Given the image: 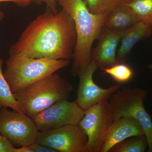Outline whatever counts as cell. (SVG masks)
Listing matches in <instances>:
<instances>
[{
    "label": "cell",
    "instance_id": "obj_1",
    "mask_svg": "<svg viewBox=\"0 0 152 152\" xmlns=\"http://www.w3.org/2000/svg\"><path fill=\"white\" fill-rule=\"evenodd\" d=\"M77 42L75 23L64 9L55 14L48 8L33 21L11 47L10 55L72 60Z\"/></svg>",
    "mask_w": 152,
    "mask_h": 152
},
{
    "label": "cell",
    "instance_id": "obj_2",
    "mask_svg": "<svg viewBox=\"0 0 152 152\" xmlns=\"http://www.w3.org/2000/svg\"><path fill=\"white\" fill-rule=\"evenodd\" d=\"M58 3L75 23L77 42L71 72L77 76L91 61L93 43L99 37L107 15L93 14L84 0H62Z\"/></svg>",
    "mask_w": 152,
    "mask_h": 152
},
{
    "label": "cell",
    "instance_id": "obj_3",
    "mask_svg": "<svg viewBox=\"0 0 152 152\" xmlns=\"http://www.w3.org/2000/svg\"><path fill=\"white\" fill-rule=\"evenodd\" d=\"M73 89L72 83L55 72L14 94L22 111L33 118L57 102L67 99Z\"/></svg>",
    "mask_w": 152,
    "mask_h": 152
},
{
    "label": "cell",
    "instance_id": "obj_4",
    "mask_svg": "<svg viewBox=\"0 0 152 152\" xmlns=\"http://www.w3.org/2000/svg\"><path fill=\"white\" fill-rule=\"evenodd\" d=\"M70 60L31 58L21 53L10 55L4 74L13 94L67 66Z\"/></svg>",
    "mask_w": 152,
    "mask_h": 152
},
{
    "label": "cell",
    "instance_id": "obj_5",
    "mask_svg": "<svg viewBox=\"0 0 152 152\" xmlns=\"http://www.w3.org/2000/svg\"><path fill=\"white\" fill-rule=\"evenodd\" d=\"M148 92L139 88H124L112 95L109 102L115 120L129 117L137 120L143 128L148 142V151L152 152V121L144 102Z\"/></svg>",
    "mask_w": 152,
    "mask_h": 152
},
{
    "label": "cell",
    "instance_id": "obj_6",
    "mask_svg": "<svg viewBox=\"0 0 152 152\" xmlns=\"http://www.w3.org/2000/svg\"><path fill=\"white\" fill-rule=\"evenodd\" d=\"M115 121L108 100L84 110V115L78 126L88 137L87 152H101Z\"/></svg>",
    "mask_w": 152,
    "mask_h": 152
},
{
    "label": "cell",
    "instance_id": "obj_7",
    "mask_svg": "<svg viewBox=\"0 0 152 152\" xmlns=\"http://www.w3.org/2000/svg\"><path fill=\"white\" fill-rule=\"evenodd\" d=\"M39 132L32 118L23 112L0 107V133L15 147L36 142Z\"/></svg>",
    "mask_w": 152,
    "mask_h": 152
},
{
    "label": "cell",
    "instance_id": "obj_8",
    "mask_svg": "<svg viewBox=\"0 0 152 152\" xmlns=\"http://www.w3.org/2000/svg\"><path fill=\"white\" fill-rule=\"evenodd\" d=\"M84 110L75 102L67 99L57 102L33 118L39 132L50 130L67 125L78 126Z\"/></svg>",
    "mask_w": 152,
    "mask_h": 152
},
{
    "label": "cell",
    "instance_id": "obj_9",
    "mask_svg": "<svg viewBox=\"0 0 152 152\" xmlns=\"http://www.w3.org/2000/svg\"><path fill=\"white\" fill-rule=\"evenodd\" d=\"M36 142L58 152H87L88 137L78 125H67L39 132Z\"/></svg>",
    "mask_w": 152,
    "mask_h": 152
},
{
    "label": "cell",
    "instance_id": "obj_10",
    "mask_svg": "<svg viewBox=\"0 0 152 152\" xmlns=\"http://www.w3.org/2000/svg\"><path fill=\"white\" fill-rule=\"evenodd\" d=\"M97 68L91 60L77 75L79 84L75 102L84 110L101 102L107 101L123 85L118 83L106 89L99 86L93 80V75Z\"/></svg>",
    "mask_w": 152,
    "mask_h": 152
},
{
    "label": "cell",
    "instance_id": "obj_11",
    "mask_svg": "<svg viewBox=\"0 0 152 152\" xmlns=\"http://www.w3.org/2000/svg\"><path fill=\"white\" fill-rule=\"evenodd\" d=\"M123 33L124 31H114L103 26L97 45L92 50L91 53V58L97 67L102 69L118 63L116 58L117 49Z\"/></svg>",
    "mask_w": 152,
    "mask_h": 152
},
{
    "label": "cell",
    "instance_id": "obj_12",
    "mask_svg": "<svg viewBox=\"0 0 152 152\" xmlns=\"http://www.w3.org/2000/svg\"><path fill=\"white\" fill-rule=\"evenodd\" d=\"M145 136L142 125L137 120L123 117L115 120L101 152H109L112 147L126 139Z\"/></svg>",
    "mask_w": 152,
    "mask_h": 152
},
{
    "label": "cell",
    "instance_id": "obj_13",
    "mask_svg": "<svg viewBox=\"0 0 152 152\" xmlns=\"http://www.w3.org/2000/svg\"><path fill=\"white\" fill-rule=\"evenodd\" d=\"M152 29L143 22L140 21L124 31L121 39V46L117 52L118 63H125V59L139 41L149 37Z\"/></svg>",
    "mask_w": 152,
    "mask_h": 152
},
{
    "label": "cell",
    "instance_id": "obj_14",
    "mask_svg": "<svg viewBox=\"0 0 152 152\" xmlns=\"http://www.w3.org/2000/svg\"><path fill=\"white\" fill-rule=\"evenodd\" d=\"M140 21L132 9L125 5L117 7L109 13L104 26L114 31H124Z\"/></svg>",
    "mask_w": 152,
    "mask_h": 152
},
{
    "label": "cell",
    "instance_id": "obj_15",
    "mask_svg": "<svg viewBox=\"0 0 152 152\" xmlns=\"http://www.w3.org/2000/svg\"><path fill=\"white\" fill-rule=\"evenodd\" d=\"M3 63L4 61L0 58V107H10L16 111L23 112L4 76L2 71Z\"/></svg>",
    "mask_w": 152,
    "mask_h": 152
},
{
    "label": "cell",
    "instance_id": "obj_16",
    "mask_svg": "<svg viewBox=\"0 0 152 152\" xmlns=\"http://www.w3.org/2000/svg\"><path fill=\"white\" fill-rule=\"evenodd\" d=\"M133 0H84L89 10L93 14L107 15L119 6L127 5Z\"/></svg>",
    "mask_w": 152,
    "mask_h": 152
},
{
    "label": "cell",
    "instance_id": "obj_17",
    "mask_svg": "<svg viewBox=\"0 0 152 152\" xmlns=\"http://www.w3.org/2000/svg\"><path fill=\"white\" fill-rule=\"evenodd\" d=\"M148 148L146 136L132 137L112 147L109 152H144Z\"/></svg>",
    "mask_w": 152,
    "mask_h": 152
},
{
    "label": "cell",
    "instance_id": "obj_18",
    "mask_svg": "<svg viewBox=\"0 0 152 152\" xmlns=\"http://www.w3.org/2000/svg\"><path fill=\"white\" fill-rule=\"evenodd\" d=\"M127 5L136 13L140 21L152 29V0H133Z\"/></svg>",
    "mask_w": 152,
    "mask_h": 152
},
{
    "label": "cell",
    "instance_id": "obj_19",
    "mask_svg": "<svg viewBox=\"0 0 152 152\" xmlns=\"http://www.w3.org/2000/svg\"><path fill=\"white\" fill-rule=\"evenodd\" d=\"M118 83H126L132 78L134 72L132 68L125 63H118L110 67L102 69Z\"/></svg>",
    "mask_w": 152,
    "mask_h": 152
},
{
    "label": "cell",
    "instance_id": "obj_20",
    "mask_svg": "<svg viewBox=\"0 0 152 152\" xmlns=\"http://www.w3.org/2000/svg\"><path fill=\"white\" fill-rule=\"evenodd\" d=\"M16 147L0 133V152H15Z\"/></svg>",
    "mask_w": 152,
    "mask_h": 152
},
{
    "label": "cell",
    "instance_id": "obj_21",
    "mask_svg": "<svg viewBox=\"0 0 152 152\" xmlns=\"http://www.w3.org/2000/svg\"><path fill=\"white\" fill-rule=\"evenodd\" d=\"M33 2L36 3L37 4H41L42 3H45L47 7L50 10L55 14L58 12L57 8V2L56 0H32Z\"/></svg>",
    "mask_w": 152,
    "mask_h": 152
},
{
    "label": "cell",
    "instance_id": "obj_22",
    "mask_svg": "<svg viewBox=\"0 0 152 152\" xmlns=\"http://www.w3.org/2000/svg\"><path fill=\"white\" fill-rule=\"evenodd\" d=\"M31 146L34 152H58L53 149L37 142L31 145Z\"/></svg>",
    "mask_w": 152,
    "mask_h": 152
},
{
    "label": "cell",
    "instance_id": "obj_23",
    "mask_svg": "<svg viewBox=\"0 0 152 152\" xmlns=\"http://www.w3.org/2000/svg\"><path fill=\"white\" fill-rule=\"evenodd\" d=\"M11 2L21 7H28L33 2L32 0H0V2Z\"/></svg>",
    "mask_w": 152,
    "mask_h": 152
},
{
    "label": "cell",
    "instance_id": "obj_24",
    "mask_svg": "<svg viewBox=\"0 0 152 152\" xmlns=\"http://www.w3.org/2000/svg\"><path fill=\"white\" fill-rule=\"evenodd\" d=\"M15 152H34L31 145H25L20 147V148H16Z\"/></svg>",
    "mask_w": 152,
    "mask_h": 152
},
{
    "label": "cell",
    "instance_id": "obj_25",
    "mask_svg": "<svg viewBox=\"0 0 152 152\" xmlns=\"http://www.w3.org/2000/svg\"><path fill=\"white\" fill-rule=\"evenodd\" d=\"M5 17V14L2 11L0 10V23Z\"/></svg>",
    "mask_w": 152,
    "mask_h": 152
},
{
    "label": "cell",
    "instance_id": "obj_26",
    "mask_svg": "<svg viewBox=\"0 0 152 152\" xmlns=\"http://www.w3.org/2000/svg\"><path fill=\"white\" fill-rule=\"evenodd\" d=\"M148 67L149 69H150L152 71V64H150L148 66Z\"/></svg>",
    "mask_w": 152,
    "mask_h": 152
},
{
    "label": "cell",
    "instance_id": "obj_27",
    "mask_svg": "<svg viewBox=\"0 0 152 152\" xmlns=\"http://www.w3.org/2000/svg\"><path fill=\"white\" fill-rule=\"evenodd\" d=\"M56 1L57 2H59L61 1L62 0H56Z\"/></svg>",
    "mask_w": 152,
    "mask_h": 152
}]
</instances>
